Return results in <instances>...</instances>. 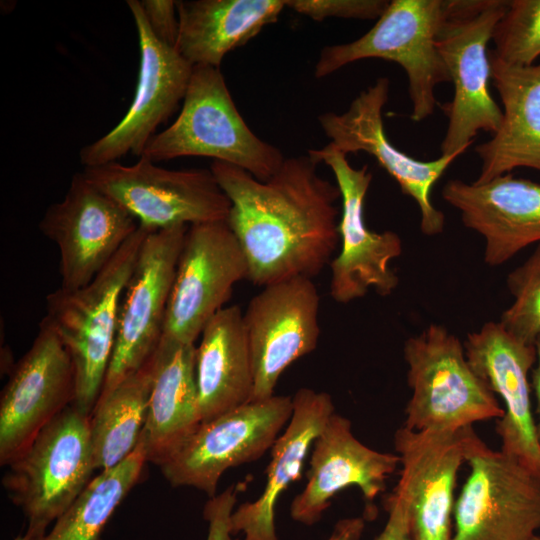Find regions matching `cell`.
Here are the masks:
<instances>
[{
	"label": "cell",
	"instance_id": "obj_4",
	"mask_svg": "<svg viewBox=\"0 0 540 540\" xmlns=\"http://www.w3.org/2000/svg\"><path fill=\"white\" fill-rule=\"evenodd\" d=\"M507 0H445L435 36L438 52L453 84V98L443 104L448 118L441 155L463 154L481 131L496 133L502 109L489 89V41L504 15Z\"/></svg>",
	"mask_w": 540,
	"mask_h": 540
},
{
	"label": "cell",
	"instance_id": "obj_33",
	"mask_svg": "<svg viewBox=\"0 0 540 540\" xmlns=\"http://www.w3.org/2000/svg\"><path fill=\"white\" fill-rule=\"evenodd\" d=\"M237 501L236 488L227 487L219 495L210 497L204 507V519L208 522L206 540H239L233 537L231 516Z\"/></svg>",
	"mask_w": 540,
	"mask_h": 540
},
{
	"label": "cell",
	"instance_id": "obj_14",
	"mask_svg": "<svg viewBox=\"0 0 540 540\" xmlns=\"http://www.w3.org/2000/svg\"><path fill=\"white\" fill-rule=\"evenodd\" d=\"M136 218L110 196L75 173L64 197L39 222L59 251L60 287L88 285L135 233Z\"/></svg>",
	"mask_w": 540,
	"mask_h": 540
},
{
	"label": "cell",
	"instance_id": "obj_1",
	"mask_svg": "<svg viewBox=\"0 0 540 540\" xmlns=\"http://www.w3.org/2000/svg\"><path fill=\"white\" fill-rule=\"evenodd\" d=\"M307 155L285 158L267 180L213 161L210 170L231 202L226 222L248 264V277L265 287L292 277L313 278L340 242L337 184L320 176Z\"/></svg>",
	"mask_w": 540,
	"mask_h": 540
},
{
	"label": "cell",
	"instance_id": "obj_28",
	"mask_svg": "<svg viewBox=\"0 0 540 540\" xmlns=\"http://www.w3.org/2000/svg\"><path fill=\"white\" fill-rule=\"evenodd\" d=\"M154 358L155 353L139 370L97 400L90 415L96 470L116 466L137 446L147 418Z\"/></svg>",
	"mask_w": 540,
	"mask_h": 540
},
{
	"label": "cell",
	"instance_id": "obj_37",
	"mask_svg": "<svg viewBox=\"0 0 540 540\" xmlns=\"http://www.w3.org/2000/svg\"><path fill=\"white\" fill-rule=\"evenodd\" d=\"M535 349H536V362H535L534 368L532 369V374H531V388L536 398V413L538 417L536 421V430H537L538 438L540 440V336L537 338L535 342Z\"/></svg>",
	"mask_w": 540,
	"mask_h": 540
},
{
	"label": "cell",
	"instance_id": "obj_34",
	"mask_svg": "<svg viewBox=\"0 0 540 540\" xmlns=\"http://www.w3.org/2000/svg\"><path fill=\"white\" fill-rule=\"evenodd\" d=\"M140 5L154 36L162 43L175 48L179 33L176 1L142 0Z\"/></svg>",
	"mask_w": 540,
	"mask_h": 540
},
{
	"label": "cell",
	"instance_id": "obj_9",
	"mask_svg": "<svg viewBox=\"0 0 540 540\" xmlns=\"http://www.w3.org/2000/svg\"><path fill=\"white\" fill-rule=\"evenodd\" d=\"M83 176L132 214L146 231L226 221L231 202L209 169L171 170L140 157L84 167Z\"/></svg>",
	"mask_w": 540,
	"mask_h": 540
},
{
	"label": "cell",
	"instance_id": "obj_32",
	"mask_svg": "<svg viewBox=\"0 0 540 540\" xmlns=\"http://www.w3.org/2000/svg\"><path fill=\"white\" fill-rule=\"evenodd\" d=\"M389 2L388 0H285V6L315 21H322L328 17L377 20Z\"/></svg>",
	"mask_w": 540,
	"mask_h": 540
},
{
	"label": "cell",
	"instance_id": "obj_10",
	"mask_svg": "<svg viewBox=\"0 0 540 540\" xmlns=\"http://www.w3.org/2000/svg\"><path fill=\"white\" fill-rule=\"evenodd\" d=\"M292 397L251 400L207 422L161 466L172 486L216 495L226 470L256 461L273 446L292 415Z\"/></svg>",
	"mask_w": 540,
	"mask_h": 540
},
{
	"label": "cell",
	"instance_id": "obj_26",
	"mask_svg": "<svg viewBox=\"0 0 540 540\" xmlns=\"http://www.w3.org/2000/svg\"><path fill=\"white\" fill-rule=\"evenodd\" d=\"M195 365L201 423L252 400L251 355L238 305L225 306L207 322Z\"/></svg>",
	"mask_w": 540,
	"mask_h": 540
},
{
	"label": "cell",
	"instance_id": "obj_21",
	"mask_svg": "<svg viewBox=\"0 0 540 540\" xmlns=\"http://www.w3.org/2000/svg\"><path fill=\"white\" fill-rule=\"evenodd\" d=\"M443 199L456 208L465 227L485 242L484 262L506 263L531 244L540 243V184L512 173L485 183L449 180Z\"/></svg>",
	"mask_w": 540,
	"mask_h": 540
},
{
	"label": "cell",
	"instance_id": "obj_29",
	"mask_svg": "<svg viewBox=\"0 0 540 540\" xmlns=\"http://www.w3.org/2000/svg\"><path fill=\"white\" fill-rule=\"evenodd\" d=\"M147 462L143 441L114 467L100 471L39 540H100L111 516L138 482Z\"/></svg>",
	"mask_w": 540,
	"mask_h": 540
},
{
	"label": "cell",
	"instance_id": "obj_15",
	"mask_svg": "<svg viewBox=\"0 0 540 540\" xmlns=\"http://www.w3.org/2000/svg\"><path fill=\"white\" fill-rule=\"evenodd\" d=\"M126 3L133 16L140 50L135 95L118 124L81 149L79 156L84 167L117 162L128 153L140 157L156 135V128L183 100L191 77L193 66L151 32L140 1Z\"/></svg>",
	"mask_w": 540,
	"mask_h": 540
},
{
	"label": "cell",
	"instance_id": "obj_30",
	"mask_svg": "<svg viewBox=\"0 0 540 540\" xmlns=\"http://www.w3.org/2000/svg\"><path fill=\"white\" fill-rule=\"evenodd\" d=\"M493 53L514 66H531L540 57V0H511L497 23Z\"/></svg>",
	"mask_w": 540,
	"mask_h": 540
},
{
	"label": "cell",
	"instance_id": "obj_38",
	"mask_svg": "<svg viewBox=\"0 0 540 540\" xmlns=\"http://www.w3.org/2000/svg\"><path fill=\"white\" fill-rule=\"evenodd\" d=\"M45 534L37 531L36 529L27 527V530L24 534H19L13 540H39Z\"/></svg>",
	"mask_w": 540,
	"mask_h": 540
},
{
	"label": "cell",
	"instance_id": "obj_2",
	"mask_svg": "<svg viewBox=\"0 0 540 540\" xmlns=\"http://www.w3.org/2000/svg\"><path fill=\"white\" fill-rule=\"evenodd\" d=\"M147 232L139 226L88 285L74 290L59 287L46 297L43 319L71 357L72 406L83 414L91 415L100 396L115 344L121 297Z\"/></svg>",
	"mask_w": 540,
	"mask_h": 540
},
{
	"label": "cell",
	"instance_id": "obj_6",
	"mask_svg": "<svg viewBox=\"0 0 540 540\" xmlns=\"http://www.w3.org/2000/svg\"><path fill=\"white\" fill-rule=\"evenodd\" d=\"M444 6L445 0L390 1L375 25L360 38L321 50L315 77H326L367 58L395 62L407 75L412 103L410 118L415 122L425 120L435 111L436 86L450 82L435 42Z\"/></svg>",
	"mask_w": 540,
	"mask_h": 540
},
{
	"label": "cell",
	"instance_id": "obj_19",
	"mask_svg": "<svg viewBox=\"0 0 540 540\" xmlns=\"http://www.w3.org/2000/svg\"><path fill=\"white\" fill-rule=\"evenodd\" d=\"M473 370L503 400L496 422L500 451L540 478V440L531 403L529 372L536 362L535 345L508 333L500 322H487L463 343Z\"/></svg>",
	"mask_w": 540,
	"mask_h": 540
},
{
	"label": "cell",
	"instance_id": "obj_5",
	"mask_svg": "<svg viewBox=\"0 0 540 540\" xmlns=\"http://www.w3.org/2000/svg\"><path fill=\"white\" fill-rule=\"evenodd\" d=\"M403 353L412 391L405 428L455 433L503 416L495 393L471 367L464 345L443 325L430 324L408 338Z\"/></svg>",
	"mask_w": 540,
	"mask_h": 540
},
{
	"label": "cell",
	"instance_id": "obj_12",
	"mask_svg": "<svg viewBox=\"0 0 540 540\" xmlns=\"http://www.w3.org/2000/svg\"><path fill=\"white\" fill-rule=\"evenodd\" d=\"M307 154L317 164L324 162L332 170L342 199L339 220L340 252L330 262V295L338 303H349L365 296L370 289L390 295L399 278L390 262L402 253L400 236L390 230H370L364 219V201L372 173L364 165L356 169L347 155L331 144L309 149Z\"/></svg>",
	"mask_w": 540,
	"mask_h": 540
},
{
	"label": "cell",
	"instance_id": "obj_7",
	"mask_svg": "<svg viewBox=\"0 0 540 540\" xmlns=\"http://www.w3.org/2000/svg\"><path fill=\"white\" fill-rule=\"evenodd\" d=\"M8 467L4 488L28 527L46 533L93 478L90 416L70 405Z\"/></svg>",
	"mask_w": 540,
	"mask_h": 540
},
{
	"label": "cell",
	"instance_id": "obj_20",
	"mask_svg": "<svg viewBox=\"0 0 540 540\" xmlns=\"http://www.w3.org/2000/svg\"><path fill=\"white\" fill-rule=\"evenodd\" d=\"M394 445L402 465L396 488L408 501L412 540H452L454 488L465 463L463 429L441 433L403 426Z\"/></svg>",
	"mask_w": 540,
	"mask_h": 540
},
{
	"label": "cell",
	"instance_id": "obj_11",
	"mask_svg": "<svg viewBox=\"0 0 540 540\" xmlns=\"http://www.w3.org/2000/svg\"><path fill=\"white\" fill-rule=\"evenodd\" d=\"M188 227L147 232L121 297L115 344L99 397L139 370L157 350Z\"/></svg>",
	"mask_w": 540,
	"mask_h": 540
},
{
	"label": "cell",
	"instance_id": "obj_3",
	"mask_svg": "<svg viewBox=\"0 0 540 540\" xmlns=\"http://www.w3.org/2000/svg\"><path fill=\"white\" fill-rule=\"evenodd\" d=\"M186 156L237 166L260 181L285 160L279 148L248 127L220 68L204 65L193 66L179 116L150 140L140 157L157 163Z\"/></svg>",
	"mask_w": 540,
	"mask_h": 540
},
{
	"label": "cell",
	"instance_id": "obj_13",
	"mask_svg": "<svg viewBox=\"0 0 540 540\" xmlns=\"http://www.w3.org/2000/svg\"><path fill=\"white\" fill-rule=\"evenodd\" d=\"M248 277L243 250L226 221L190 225L178 258L162 337L195 344L207 322Z\"/></svg>",
	"mask_w": 540,
	"mask_h": 540
},
{
	"label": "cell",
	"instance_id": "obj_16",
	"mask_svg": "<svg viewBox=\"0 0 540 540\" xmlns=\"http://www.w3.org/2000/svg\"><path fill=\"white\" fill-rule=\"evenodd\" d=\"M390 82L378 78L362 91L341 113L327 112L318 122L329 144L345 155L365 152L398 183L403 194L411 197L420 211V229L427 236L440 234L445 216L432 203L434 184L446 169L462 154L440 155L431 161H421L395 147L387 138L383 123V107L388 100Z\"/></svg>",
	"mask_w": 540,
	"mask_h": 540
},
{
	"label": "cell",
	"instance_id": "obj_17",
	"mask_svg": "<svg viewBox=\"0 0 540 540\" xmlns=\"http://www.w3.org/2000/svg\"><path fill=\"white\" fill-rule=\"evenodd\" d=\"M74 398L71 357L42 318L31 347L12 368L1 393V466L18 458L48 423L72 405Z\"/></svg>",
	"mask_w": 540,
	"mask_h": 540
},
{
	"label": "cell",
	"instance_id": "obj_36",
	"mask_svg": "<svg viewBox=\"0 0 540 540\" xmlns=\"http://www.w3.org/2000/svg\"><path fill=\"white\" fill-rule=\"evenodd\" d=\"M365 522L363 518H345L339 520L327 540H360Z\"/></svg>",
	"mask_w": 540,
	"mask_h": 540
},
{
	"label": "cell",
	"instance_id": "obj_18",
	"mask_svg": "<svg viewBox=\"0 0 540 540\" xmlns=\"http://www.w3.org/2000/svg\"><path fill=\"white\" fill-rule=\"evenodd\" d=\"M320 296L312 278L292 277L262 288L243 313L252 371V400L273 396L297 359L318 345Z\"/></svg>",
	"mask_w": 540,
	"mask_h": 540
},
{
	"label": "cell",
	"instance_id": "obj_23",
	"mask_svg": "<svg viewBox=\"0 0 540 540\" xmlns=\"http://www.w3.org/2000/svg\"><path fill=\"white\" fill-rule=\"evenodd\" d=\"M292 405L291 418L270 449L262 493L232 513V533H243V540H278L274 520L279 497L301 478L313 442L335 412L328 393L310 388H300L292 397Z\"/></svg>",
	"mask_w": 540,
	"mask_h": 540
},
{
	"label": "cell",
	"instance_id": "obj_24",
	"mask_svg": "<svg viewBox=\"0 0 540 540\" xmlns=\"http://www.w3.org/2000/svg\"><path fill=\"white\" fill-rule=\"evenodd\" d=\"M491 80L503 105L499 129L475 152L481 170L475 183H485L519 167L540 172V62L514 66L489 50Z\"/></svg>",
	"mask_w": 540,
	"mask_h": 540
},
{
	"label": "cell",
	"instance_id": "obj_35",
	"mask_svg": "<svg viewBox=\"0 0 540 540\" xmlns=\"http://www.w3.org/2000/svg\"><path fill=\"white\" fill-rule=\"evenodd\" d=\"M388 519L375 540H412L409 505L406 496L398 489L387 501Z\"/></svg>",
	"mask_w": 540,
	"mask_h": 540
},
{
	"label": "cell",
	"instance_id": "obj_39",
	"mask_svg": "<svg viewBox=\"0 0 540 540\" xmlns=\"http://www.w3.org/2000/svg\"><path fill=\"white\" fill-rule=\"evenodd\" d=\"M531 540H540V535H535Z\"/></svg>",
	"mask_w": 540,
	"mask_h": 540
},
{
	"label": "cell",
	"instance_id": "obj_31",
	"mask_svg": "<svg viewBox=\"0 0 540 540\" xmlns=\"http://www.w3.org/2000/svg\"><path fill=\"white\" fill-rule=\"evenodd\" d=\"M507 287L514 301L499 322L517 340L535 345L540 336V243L508 274Z\"/></svg>",
	"mask_w": 540,
	"mask_h": 540
},
{
	"label": "cell",
	"instance_id": "obj_25",
	"mask_svg": "<svg viewBox=\"0 0 540 540\" xmlns=\"http://www.w3.org/2000/svg\"><path fill=\"white\" fill-rule=\"evenodd\" d=\"M195 344L162 337L155 352L147 418L141 433L147 461L159 467L201 424Z\"/></svg>",
	"mask_w": 540,
	"mask_h": 540
},
{
	"label": "cell",
	"instance_id": "obj_22",
	"mask_svg": "<svg viewBox=\"0 0 540 540\" xmlns=\"http://www.w3.org/2000/svg\"><path fill=\"white\" fill-rule=\"evenodd\" d=\"M304 489L292 500L290 515L305 525L318 522L341 490L358 487L369 503L385 490L400 463L398 454L361 443L349 419L334 412L313 442Z\"/></svg>",
	"mask_w": 540,
	"mask_h": 540
},
{
	"label": "cell",
	"instance_id": "obj_27",
	"mask_svg": "<svg viewBox=\"0 0 540 540\" xmlns=\"http://www.w3.org/2000/svg\"><path fill=\"white\" fill-rule=\"evenodd\" d=\"M176 5V51L192 66L216 68L227 53L277 22L286 7L285 0H187Z\"/></svg>",
	"mask_w": 540,
	"mask_h": 540
},
{
	"label": "cell",
	"instance_id": "obj_8",
	"mask_svg": "<svg viewBox=\"0 0 540 540\" xmlns=\"http://www.w3.org/2000/svg\"><path fill=\"white\" fill-rule=\"evenodd\" d=\"M470 473L454 504L452 540H531L540 529V478L463 429Z\"/></svg>",
	"mask_w": 540,
	"mask_h": 540
}]
</instances>
